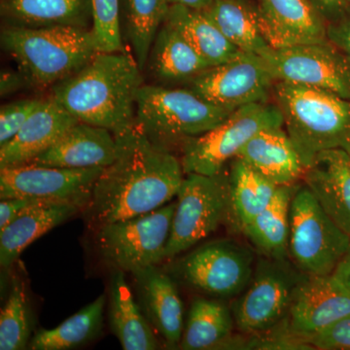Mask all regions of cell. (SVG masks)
Here are the masks:
<instances>
[{
    "label": "cell",
    "instance_id": "1",
    "mask_svg": "<svg viewBox=\"0 0 350 350\" xmlns=\"http://www.w3.org/2000/svg\"><path fill=\"white\" fill-rule=\"evenodd\" d=\"M116 137L118 156L98 177L84 211L96 230L165 206L176 198L185 177L181 161L152 144L137 124Z\"/></svg>",
    "mask_w": 350,
    "mask_h": 350
},
{
    "label": "cell",
    "instance_id": "2",
    "mask_svg": "<svg viewBox=\"0 0 350 350\" xmlns=\"http://www.w3.org/2000/svg\"><path fill=\"white\" fill-rule=\"evenodd\" d=\"M142 69L126 51L98 52L75 75L53 87L52 96L82 123L123 135L135 126Z\"/></svg>",
    "mask_w": 350,
    "mask_h": 350
},
{
    "label": "cell",
    "instance_id": "3",
    "mask_svg": "<svg viewBox=\"0 0 350 350\" xmlns=\"http://www.w3.org/2000/svg\"><path fill=\"white\" fill-rule=\"evenodd\" d=\"M273 94L306 169L321 152L350 153V100L328 90L282 81H275Z\"/></svg>",
    "mask_w": 350,
    "mask_h": 350
},
{
    "label": "cell",
    "instance_id": "4",
    "mask_svg": "<svg viewBox=\"0 0 350 350\" xmlns=\"http://www.w3.org/2000/svg\"><path fill=\"white\" fill-rule=\"evenodd\" d=\"M0 39L27 85L42 90L75 75L98 53L92 29L83 27L9 25Z\"/></svg>",
    "mask_w": 350,
    "mask_h": 350
},
{
    "label": "cell",
    "instance_id": "5",
    "mask_svg": "<svg viewBox=\"0 0 350 350\" xmlns=\"http://www.w3.org/2000/svg\"><path fill=\"white\" fill-rule=\"evenodd\" d=\"M232 112L208 103L191 89L142 85L135 122L152 144L172 152L211 130Z\"/></svg>",
    "mask_w": 350,
    "mask_h": 350
},
{
    "label": "cell",
    "instance_id": "6",
    "mask_svg": "<svg viewBox=\"0 0 350 350\" xmlns=\"http://www.w3.org/2000/svg\"><path fill=\"white\" fill-rule=\"evenodd\" d=\"M231 215L229 172L185 174L176 196V207L165 250L172 259L204 241L229 222Z\"/></svg>",
    "mask_w": 350,
    "mask_h": 350
},
{
    "label": "cell",
    "instance_id": "7",
    "mask_svg": "<svg viewBox=\"0 0 350 350\" xmlns=\"http://www.w3.org/2000/svg\"><path fill=\"white\" fill-rule=\"evenodd\" d=\"M350 237L325 213L305 183L297 186L290 206V260L308 275L333 273L349 248Z\"/></svg>",
    "mask_w": 350,
    "mask_h": 350
},
{
    "label": "cell",
    "instance_id": "8",
    "mask_svg": "<svg viewBox=\"0 0 350 350\" xmlns=\"http://www.w3.org/2000/svg\"><path fill=\"white\" fill-rule=\"evenodd\" d=\"M176 200L151 211L100 226L94 244L103 261L133 273L165 259Z\"/></svg>",
    "mask_w": 350,
    "mask_h": 350
},
{
    "label": "cell",
    "instance_id": "9",
    "mask_svg": "<svg viewBox=\"0 0 350 350\" xmlns=\"http://www.w3.org/2000/svg\"><path fill=\"white\" fill-rule=\"evenodd\" d=\"M276 126H283V117L275 103H252L234 110L217 126L183 145L184 174H219L260 131Z\"/></svg>",
    "mask_w": 350,
    "mask_h": 350
},
{
    "label": "cell",
    "instance_id": "10",
    "mask_svg": "<svg viewBox=\"0 0 350 350\" xmlns=\"http://www.w3.org/2000/svg\"><path fill=\"white\" fill-rule=\"evenodd\" d=\"M305 275L288 258H260L245 292L232 305L237 327L250 335L278 328L286 320Z\"/></svg>",
    "mask_w": 350,
    "mask_h": 350
},
{
    "label": "cell",
    "instance_id": "11",
    "mask_svg": "<svg viewBox=\"0 0 350 350\" xmlns=\"http://www.w3.org/2000/svg\"><path fill=\"white\" fill-rule=\"evenodd\" d=\"M250 248L232 239H219L200 246L179 262L181 280L198 291L225 299L245 290L254 271Z\"/></svg>",
    "mask_w": 350,
    "mask_h": 350
},
{
    "label": "cell",
    "instance_id": "12",
    "mask_svg": "<svg viewBox=\"0 0 350 350\" xmlns=\"http://www.w3.org/2000/svg\"><path fill=\"white\" fill-rule=\"evenodd\" d=\"M260 56L275 81L328 90L350 100V64L330 41L269 47Z\"/></svg>",
    "mask_w": 350,
    "mask_h": 350
},
{
    "label": "cell",
    "instance_id": "13",
    "mask_svg": "<svg viewBox=\"0 0 350 350\" xmlns=\"http://www.w3.org/2000/svg\"><path fill=\"white\" fill-rule=\"evenodd\" d=\"M103 170L105 167L66 169L31 163L3 167L0 169V198L68 202L85 211Z\"/></svg>",
    "mask_w": 350,
    "mask_h": 350
},
{
    "label": "cell",
    "instance_id": "14",
    "mask_svg": "<svg viewBox=\"0 0 350 350\" xmlns=\"http://www.w3.org/2000/svg\"><path fill=\"white\" fill-rule=\"evenodd\" d=\"M275 83L260 55L243 52L232 61L196 76L190 89L208 103L234 111L269 101Z\"/></svg>",
    "mask_w": 350,
    "mask_h": 350
},
{
    "label": "cell",
    "instance_id": "15",
    "mask_svg": "<svg viewBox=\"0 0 350 350\" xmlns=\"http://www.w3.org/2000/svg\"><path fill=\"white\" fill-rule=\"evenodd\" d=\"M349 313L350 290L335 276L306 275L295 293L284 334L306 345V338Z\"/></svg>",
    "mask_w": 350,
    "mask_h": 350
},
{
    "label": "cell",
    "instance_id": "16",
    "mask_svg": "<svg viewBox=\"0 0 350 350\" xmlns=\"http://www.w3.org/2000/svg\"><path fill=\"white\" fill-rule=\"evenodd\" d=\"M260 29L273 49L327 42L325 18L310 0H260Z\"/></svg>",
    "mask_w": 350,
    "mask_h": 350
},
{
    "label": "cell",
    "instance_id": "17",
    "mask_svg": "<svg viewBox=\"0 0 350 350\" xmlns=\"http://www.w3.org/2000/svg\"><path fill=\"white\" fill-rule=\"evenodd\" d=\"M118 138L107 129L78 122L31 165L66 169L107 167L117 159Z\"/></svg>",
    "mask_w": 350,
    "mask_h": 350
},
{
    "label": "cell",
    "instance_id": "18",
    "mask_svg": "<svg viewBox=\"0 0 350 350\" xmlns=\"http://www.w3.org/2000/svg\"><path fill=\"white\" fill-rule=\"evenodd\" d=\"M137 283L140 308L165 347L178 349L184 331L183 303L176 283L157 266L133 273Z\"/></svg>",
    "mask_w": 350,
    "mask_h": 350
},
{
    "label": "cell",
    "instance_id": "19",
    "mask_svg": "<svg viewBox=\"0 0 350 350\" xmlns=\"http://www.w3.org/2000/svg\"><path fill=\"white\" fill-rule=\"evenodd\" d=\"M78 122L54 96L44 98L19 133L0 146V169L31 162L56 144Z\"/></svg>",
    "mask_w": 350,
    "mask_h": 350
},
{
    "label": "cell",
    "instance_id": "20",
    "mask_svg": "<svg viewBox=\"0 0 350 350\" xmlns=\"http://www.w3.org/2000/svg\"><path fill=\"white\" fill-rule=\"evenodd\" d=\"M237 158L278 186L296 185L308 170L283 126L260 131Z\"/></svg>",
    "mask_w": 350,
    "mask_h": 350
},
{
    "label": "cell",
    "instance_id": "21",
    "mask_svg": "<svg viewBox=\"0 0 350 350\" xmlns=\"http://www.w3.org/2000/svg\"><path fill=\"white\" fill-rule=\"evenodd\" d=\"M303 182L350 237V153L344 149L321 152L306 170Z\"/></svg>",
    "mask_w": 350,
    "mask_h": 350
},
{
    "label": "cell",
    "instance_id": "22",
    "mask_svg": "<svg viewBox=\"0 0 350 350\" xmlns=\"http://www.w3.org/2000/svg\"><path fill=\"white\" fill-rule=\"evenodd\" d=\"M80 211L68 202H41L21 213L0 231L1 268H10L27 246Z\"/></svg>",
    "mask_w": 350,
    "mask_h": 350
},
{
    "label": "cell",
    "instance_id": "23",
    "mask_svg": "<svg viewBox=\"0 0 350 350\" xmlns=\"http://www.w3.org/2000/svg\"><path fill=\"white\" fill-rule=\"evenodd\" d=\"M109 320L113 334L125 350L160 349L155 331L135 300L125 271L114 269L109 285Z\"/></svg>",
    "mask_w": 350,
    "mask_h": 350
},
{
    "label": "cell",
    "instance_id": "24",
    "mask_svg": "<svg viewBox=\"0 0 350 350\" xmlns=\"http://www.w3.org/2000/svg\"><path fill=\"white\" fill-rule=\"evenodd\" d=\"M1 16L27 27H76L93 24L91 0H1Z\"/></svg>",
    "mask_w": 350,
    "mask_h": 350
},
{
    "label": "cell",
    "instance_id": "25",
    "mask_svg": "<svg viewBox=\"0 0 350 350\" xmlns=\"http://www.w3.org/2000/svg\"><path fill=\"white\" fill-rule=\"evenodd\" d=\"M165 24L178 31L211 66L227 63L243 53L225 38L206 11L170 5Z\"/></svg>",
    "mask_w": 350,
    "mask_h": 350
},
{
    "label": "cell",
    "instance_id": "26",
    "mask_svg": "<svg viewBox=\"0 0 350 350\" xmlns=\"http://www.w3.org/2000/svg\"><path fill=\"white\" fill-rule=\"evenodd\" d=\"M234 324V314L224 301L202 297L195 299L189 310L179 349H226L231 344Z\"/></svg>",
    "mask_w": 350,
    "mask_h": 350
},
{
    "label": "cell",
    "instance_id": "27",
    "mask_svg": "<svg viewBox=\"0 0 350 350\" xmlns=\"http://www.w3.org/2000/svg\"><path fill=\"white\" fill-rule=\"evenodd\" d=\"M297 186H278L271 204L241 229L262 256L289 257L290 206Z\"/></svg>",
    "mask_w": 350,
    "mask_h": 350
},
{
    "label": "cell",
    "instance_id": "28",
    "mask_svg": "<svg viewBox=\"0 0 350 350\" xmlns=\"http://www.w3.org/2000/svg\"><path fill=\"white\" fill-rule=\"evenodd\" d=\"M149 59L154 75L165 81L192 80L213 68L178 31L165 23L157 34Z\"/></svg>",
    "mask_w": 350,
    "mask_h": 350
},
{
    "label": "cell",
    "instance_id": "29",
    "mask_svg": "<svg viewBox=\"0 0 350 350\" xmlns=\"http://www.w3.org/2000/svg\"><path fill=\"white\" fill-rule=\"evenodd\" d=\"M231 222L241 231L271 204L278 186L262 176L239 158L232 161L229 172Z\"/></svg>",
    "mask_w": 350,
    "mask_h": 350
},
{
    "label": "cell",
    "instance_id": "30",
    "mask_svg": "<svg viewBox=\"0 0 350 350\" xmlns=\"http://www.w3.org/2000/svg\"><path fill=\"white\" fill-rule=\"evenodd\" d=\"M206 12L225 38L243 52L260 55L269 47L260 29L258 6L248 0H214Z\"/></svg>",
    "mask_w": 350,
    "mask_h": 350
},
{
    "label": "cell",
    "instance_id": "31",
    "mask_svg": "<svg viewBox=\"0 0 350 350\" xmlns=\"http://www.w3.org/2000/svg\"><path fill=\"white\" fill-rule=\"evenodd\" d=\"M105 304L107 296L100 295L56 328L38 332L31 338L27 349L68 350L88 344L98 337L103 329Z\"/></svg>",
    "mask_w": 350,
    "mask_h": 350
},
{
    "label": "cell",
    "instance_id": "32",
    "mask_svg": "<svg viewBox=\"0 0 350 350\" xmlns=\"http://www.w3.org/2000/svg\"><path fill=\"white\" fill-rule=\"evenodd\" d=\"M170 7L167 0H124L126 34L142 70Z\"/></svg>",
    "mask_w": 350,
    "mask_h": 350
},
{
    "label": "cell",
    "instance_id": "33",
    "mask_svg": "<svg viewBox=\"0 0 350 350\" xmlns=\"http://www.w3.org/2000/svg\"><path fill=\"white\" fill-rule=\"evenodd\" d=\"M31 317L24 282L16 278L0 313V349L22 350L29 347Z\"/></svg>",
    "mask_w": 350,
    "mask_h": 350
},
{
    "label": "cell",
    "instance_id": "34",
    "mask_svg": "<svg viewBox=\"0 0 350 350\" xmlns=\"http://www.w3.org/2000/svg\"><path fill=\"white\" fill-rule=\"evenodd\" d=\"M92 32L98 52H121L124 49L120 25V0H91Z\"/></svg>",
    "mask_w": 350,
    "mask_h": 350
},
{
    "label": "cell",
    "instance_id": "35",
    "mask_svg": "<svg viewBox=\"0 0 350 350\" xmlns=\"http://www.w3.org/2000/svg\"><path fill=\"white\" fill-rule=\"evenodd\" d=\"M44 98L13 101L0 108V146L10 142L36 111Z\"/></svg>",
    "mask_w": 350,
    "mask_h": 350
},
{
    "label": "cell",
    "instance_id": "36",
    "mask_svg": "<svg viewBox=\"0 0 350 350\" xmlns=\"http://www.w3.org/2000/svg\"><path fill=\"white\" fill-rule=\"evenodd\" d=\"M305 342L317 349L350 350V313Z\"/></svg>",
    "mask_w": 350,
    "mask_h": 350
},
{
    "label": "cell",
    "instance_id": "37",
    "mask_svg": "<svg viewBox=\"0 0 350 350\" xmlns=\"http://www.w3.org/2000/svg\"><path fill=\"white\" fill-rule=\"evenodd\" d=\"M327 38L350 64V3L337 19L328 22Z\"/></svg>",
    "mask_w": 350,
    "mask_h": 350
},
{
    "label": "cell",
    "instance_id": "38",
    "mask_svg": "<svg viewBox=\"0 0 350 350\" xmlns=\"http://www.w3.org/2000/svg\"><path fill=\"white\" fill-rule=\"evenodd\" d=\"M41 202H46V200L19 197L1 199V202H0V231L4 229L7 225L10 224L14 219L19 216L21 213Z\"/></svg>",
    "mask_w": 350,
    "mask_h": 350
},
{
    "label": "cell",
    "instance_id": "39",
    "mask_svg": "<svg viewBox=\"0 0 350 350\" xmlns=\"http://www.w3.org/2000/svg\"><path fill=\"white\" fill-rule=\"evenodd\" d=\"M327 22L337 19L349 5L347 0H310Z\"/></svg>",
    "mask_w": 350,
    "mask_h": 350
},
{
    "label": "cell",
    "instance_id": "40",
    "mask_svg": "<svg viewBox=\"0 0 350 350\" xmlns=\"http://www.w3.org/2000/svg\"><path fill=\"white\" fill-rule=\"evenodd\" d=\"M27 85L25 76L20 72L4 71L0 77V94L2 96L15 93L23 86Z\"/></svg>",
    "mask_w": 350,
    "mask_h": 350
},
{
    "label": "cell",
    "instance_id": "41",
    "mask_svg": "<svg viewBox=\"0 0 350 350\" xmlns=\"http://www.w3.org/2000/svg\"><path fill=\"white\" fill-rule=\"evenodd\" d=\"M332 275L335 276L338 282H342L347 289L350 290V243L344 256L338 262L337 267L334 269Z\"/></svg>",
    "mask_w": 350,
    "mask_h": 350
},
{
    "label": "cell",
    "instance_id": "42",
    "mask_svg": "<svg viewBox=\"0 0 350 350\" xmlns=\"http://www.w3.org/2000/svg\"><path fill=\"white\" fill-rule=\"evenodd\" d=\"M213 1L214 0H167L170 5H182L200 11L208 10Z\"/></svg>",
    "mask_w": 350,
    "mask_h": 350
},
{
    "label": "cell",
    "instance_id": "43",
    "mask_svg": "<svg viewBox=\"0 0 350 350\" xmlns=\"http://www.w3.org/2000/svg\"><path fill=\"white\" fill-rule=\"evenodd\" d=\"M347 2H349V3H350V0H347Z\"/></svg>",
    "mask_w": 350,
    "mask_h": 350
}]
</instances>
